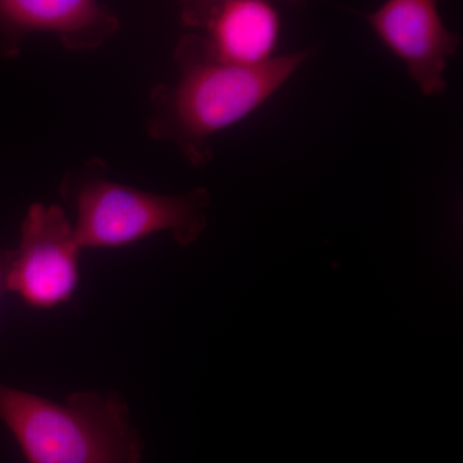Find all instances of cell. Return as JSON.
Listing matches in <instances>:
<instances>
[{"instance_id": "6da1fadb", "label": "cell", "mask_w": 463, "mask_h": 463, "mask_svg": "<svg viewBox=\"0 0 463 463\" xmlns=\"http://www.w3.org/2000/svg\"><path fill=\"white\" fill-rule=\"evenodd\" d=\"M312 54L304 50L263 65H228L207 54L199 33L184 35L174 54L178 80L152 90L147 132L174 143L192 166H206L213 137L254 114Z\"/></svg>"}, {"instance_id": "7a4b0ae2", "label": "cell", "mask_w": 463, "mask_h": 463, "mask_svg": "<svg viewBox=\"0 0 463 463\" xmlns=\"http://www.w3.org/2000/svg\"><path fill=\"white\" fill-rule=\"evenodd\" d=\"M0 420L29 463L142 461L141 437L116 392H75L60 404L0 383Z\"/></svg>"}, {"instance_id": "3957f363", "label": "cell", "mask_w": 463, "mask_h": 463, "mask_svg": "<svg viewBox=\"0 0 463 463\" xmlns=\"http://www.w3.org/2000/svg\"><path fill=\"white\" fill-rule=\"evenodd\" d=\"M63 194L74 201L81 249L124 248L160 232H170L179 245H191L205 230L212 203V194L203 187L160 194L97 176L63 183Z\"/></svg>"}, {"instance_id": "277c9868", "label": "cell", "mask_w": 463, "mask_h": 463, "mask_svg": "<svg viewBox=\"0 0 463 463\" xmlns=\"http://www.w3.org/2000/svg\"><path fill=\"white\" fill-rule=\"evenodd\" d=\"M80 251L62 207L32 203L21 224L20 245L9 255L5 289L33 309L62 306L78 288Z\"/></svg>"}, {"instance_id": "5b68a950", "label": "cell", "mask_w": 463, "mask_h": 463, "mask_svg": "<svg viewBox=\"0 0 463 463\" xmlns=\"http://www.w3.org/2000/svg\"><path fill=\"white\" fill-rule=\"evenodd\" d=\"M386 50L404 63L411 80L429 99L446 93V70L461 36L444 24L434 0H389L362 14Z\"/></svg>"}, {"instance_id": "8992f818", "label": "cell", "mask_w": 463, "mask_h": 463, "mask_svg": "<svg viewBox=\"0 0 463 463\" xmlns=\"http://www.w3.org/2000/svg\"><path fill=\"white\" fill-rule=\"evenodd\" d=\"M184 25L200 29L213 60L236 66H259L274 58L282 21L265 0L190 2L182 9Z\"/></svg>"}, {"instance_id": "52a82bcc", "label": "cell", "mask_w": 463, "mask_h": 463, "mask_svg": "<svg viewBox=\"0 0 463 463\" xmlns=\"http://www.w3.org/2000/svg\"><path fill=\"white\" fill-rule=\"evenodd\" d=\"M118 29V18L91 0H0V36L11 56L32 33H50L66 50L83 52L100 47Z\"/></svg>"}, {"instance_id": "ba28073f", "label": "cell", "mask_w": 463, "mask_h": 463, "mask_svg": "<svg viewBox=\"0 0 463 463\" xmlns=\"http://www.w3.org/2000/svg\"><path fill=\"white\" fill-rule=\"evenodd\" d=\"M9 255H11V250L0 251V298L7 291L5 289V274H7Z\"/></svg>"}]
</instances>
